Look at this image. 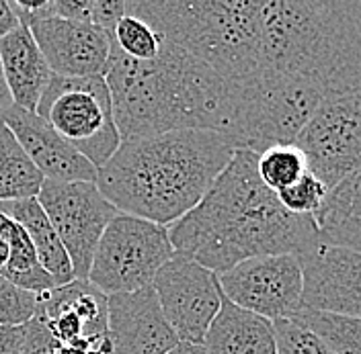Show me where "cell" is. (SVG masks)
<instances>
[{"mask_svg":"<svg viewBox=\"0 0 361 354\" xmlns=\"http://www.w3.org/2000/svg\"><path fill=\"white\" fill-rule=\"evenodd\" d=\"M0 66L13 105L35 113L54 72L27 27H19L0 39Z\"/></svg>","mask_w":361,"mask_h":354,"instance_id":"18","label":"cell"},{"mask_svg":"<svg viewBox=\"0 0 361 354\" xmlns=\"http://www.w3.org/2000/svg\"><path fill=\"white\" fill-rule=\"evenodd\" d=\"M324 94L316 84L263 68L232 84L230 117L224 135L234 150L261 154L271 146L293 144L314 115Z\"/></svg>","mask_w":361,"mask_h":354,"instance_id":"6","label":"cell"},{"mask_svg":"<svg viewBox=\"0 0 361 354\" xmlns=\"http://www.w3.org/2000/svg\"><path fill=\"white\" fill-rule=\"evenodd\" d=\"M21 23L17 19V15L13 13L11 4L6 0H0V39L6 37L8 33H13L15 29H19Z\"/></svg>","mask_w":361,"mask_h":354,"instance_id":"32","label":"cell"},{"mask_svg":"<svg viewBox=\"0 0 361 354\" xmlns=\"http://www.w3.org/2000/svg\"><path fill=\"white\" fill-rule=\"evenodd\" d=\"M312 220L318 242L361 252V170L329 191Z\"/></svg>","mask_w":361,"mask_h":354,"instance_id":"20","label":"cell"},{"mask_svg":"<svg viewBox=\"0 0 361 354\" xmlns=\"http://www.w3.org/2000/svg\"><path fill=\"white\" fill-rule=\"evenodd\" d=\"M126 13H128V2L123 0H92L90 25L113 35L117 23L121 21Z\"/></svg>","mask_w":361,"mask_h":354,"instance_id":"29","label":"cell"},{"mask_svg":"<svg viewBox=\"0 0 361 354\" xmlns=\"http://www.w3.org/2000/svg\"><path fill=\"white\" fill-rule=\"evenodd\" d=\"M207 354H277L273 322L228 301L222 305L203 338Z\"/></svg>","mask_w":361,"mask_h":354,"instance_id":"19","label":"cell"},{"mask_svg":"<svg viewBox=\"0 0 361 354\" xmlns=\"http://www.w3.org/2000/svg\"><path fill=\"white\" fill-rule=\"evenodd\" d=\"M54 344V338L44 324V320L39 317V313H35L27 324H25V338H23V346L19 354H49Z\"/></svg>","mask_w":361,"mask_h":354,"instance_id":"30","label":"cell"},{"mask_svg":"<svg viewBox=\"0 0 361 354\" xmlns=\"http://www.w3.org/2000/svg\"><path fill=\"white\" fill-rule=\"evenodd\" d=\"M290 320L316 334L331 354H361V317L300 310Z\"/></svg>","mask_w":361,"mask_h":354,"instance_id":"23","label":"cell"},{"mask_svg":"<svg viewBox=\"0 0 361 354\" xmlns=\"http://www.w3.org/2000/svg\"><path fill=\"white\" fill-rule=\"evenodd\" d=\"M107 332L111 354H166L179 344L152 287L109 295Z\"/></svg>","mask_w":361,"mask_h":354,"instance_id":"16","label":"cell"},{"mask_svg":"<svg viewBox=\"0 0 361 354\" xmlns=\"http://www.w3.org/2000/svg\"><path fill=\"white\" fill-rule=\"evenodd\" d=\"M39 305V295L0 277V326H25Z\"/></svg>","mask_w":361,"mask_h":354,"instance_id":"27","label":"cell"},{"mask_svg":"<svg viewBox=\"0 0 361 354\" xmlns=\"http://www.w3.org/2000/svg\"><path fill=\"white\" fill-rule=\"evenodd\" d=\"M0 119L17 137L25 154L31 158L45 180L97 182V168L54 132V127L37 113L11 105L0 113Z\"/></svg>","mask_w":361,"mask_h":354,"instance_id":"17","label":"cell"},{"mask_svg":"<svg viewBox=\"0 0 361 354\" xmlns=\"http://www.w3.org/2000/svg\"><path fill=\"white\" fill-rule=\"evenodd\" d=\"M277 201L293 215H308L312 217L316 211L322 207V203L329 195V189L322 184V180L308 170L302 178H298L292 187L275 193Z\"/></svg>","mask_w":361,"mask_h":354,"instance_id":"26","label":"cell"},{"mask_svg":"<svg viewBox=\"0 0 361 354\" xmlns=\"http://www.w3.org/2000/svg\"><path fill=\"white\" fill-rule=\"evenodd\" d=\"M257 172L269 191L279 193L308 172V162L293 144L271 146L257 154Z\"/></svg>","mask_w":361,"mask_h":354,"instance_id":"24","label":"cell"},{"mask_svg":"<svg viewBox=\"0 0 361 354\" xmlns=\"http://www.w3.org/2000/svg\"><path fill=\"white\" fill-rule=\"evenodd\" d=\"M234 152L209 129L126 139L97 170V187L119 213L169 227L203 199Z\"/></svg>","mask_w":361,"mask_h":354,"instance_id":"3","label":"cell"},{"mask_svg":"<svg viewBox=\"0 0 361 354\" xmlns=\"http://www.w3.org/2000/svg\"><path fill=\"white\" fill-rule=\"evenodd\" d=\"M37 313L51 338L78 354H111L107 295L89 281L74 279L39 295Z\"/></svg>","mask_w":361,"mask_h":354,"instance_id":"13","label":"cell"},{"mask_svg":"<svg viewBox=\"0 0 361 354\" xmlns=\"http://www.w3.org/2000/svg\"><path fill=\"white\" fill-rule=\"evenodd\" d=\"M37 201L66 250L74 279L87 281L97 244L119 211L103 197L97 182L45 180Z\"/></svg>","mask_w":361,"mask_h":354,"instance_id":"10","label":"cell"},{"mask_svg":"<svg viewBox=\"0 0 361 354\" xmlns=\"http://www.w3.org/2000/svg\"><path fill=\"white\" fill-rule=\"evenodd\" d=\"M113 44L132 60L152 62L160 53L162 37L148 23L137 19L132 13H126L113 31Z\"/></svg>","mask_w":361,"mask_h":354,"instance_id":"25","label":"cell"},{"mask_svg":"<svg viewBox=\"0 0 361 354\" xmlns=\"http://www.w3.org/2000/svg\"><path fill=\"white\" fill-rule=\"evenodd\" d=\"M128 13L232 84L265 68L261 0H130Z\"/></svg>","mask_w":361,"mask_h":354,"instance_id":"5","label":"cell"},{"mask_svg":"<svg viewBox=\"0 0 361 354\" xmlns=\"http://www.w3.org/2000/svg\"><path fill=\"white\" fill-rule=\"evenodd\" d=\"M228 301L269 322L290 320L302 308L304 277L295 254L248 258L218 274Z\"/></svg>","mask_w":361,"mask_h":354,"instance_id":"11","label":"cell"},{"mask_svg":"<svg viewBox=\"0 0 361 354\" xmlns=\"http://www.w3.org/2000/svg\"><path fill=\"white\" fill-rule=\"evenodd\" d=\"M302 308L361 317V252L316 242L298 254Z\"/></svg>","mask_w":361,"mask_h":354,"instance_id":"14","label":"cell"},{"mask_svg":"<svg viewBox=\"0 0 361 354\" xmlns=\"http://www.w3.org/2000/svg\"><path fill=\"white\" fill-rule=\"evenodd\" d=\"M175 254L220 274L234 265L275 254H302L314 246L316 225L293 215L257 172V154L236 150L203 199L169 225Z\"/></svg>","mask_w":361,"mask_h":354,"instance_id":"1","label":"cell"},{"mask_svg":"<svg viewBox=\"0 0 361 354\" xmlns=\"http://www.w3.org/2000/svg\"><path fill=\"white\" fill-rule=\"evenodd\" d=\"M13 105V99H11V92L8 87L4 82V74H2V66H0V113L6 111L8 107Z\"/></svg>","mask_w":361,"mask_h":354,"instance_id":"34","label":"cell"},{"mask_svg":"<svg viewBox=\"0 0 361 354\" xmlns=\"http://www.w3.org/2000/svg\"><path fill=\"white\" fill-rule=\"evenodd\" d=\"M56 76H103L113 49V35L90 23L44 19L27 27Z\"/></svg>","mask_w":361,"mask_h":354,"instance_id":"15","label":"cell"},{"mask_svg":"<svg viewBox=\"0 0 361 354\" xmlns=\"http://www.w3.org/2000/svg\"><path fill=\"white\" fill-rule=\"evenodd\" d=\"M152 289L179 342L203 344L222 305L218 274L191 258L175 254L157 272Z\"/></svg>","mask_w":361,"mask_h":354,"instance_id":"12","label":"cell"},{"mask_svg":"<svg viewBox=\"0 0 361 354\" xmlns=\"http://www.w3.org/2000/svg\"><path fill=\"white\" fill-rule=\"evenodd\" d=\"M103 78L121 141L180 129L224 135L232 82L179 45L162 39L158 58L137 62L113 44Z\"/></svg>","mask_w":361,"mask_h":354,"instance_id":"2","label":"cell"},{"mask_svg":"<svg viewBox=\"0 0 361 354\" xmlns=\"http://www.w3.org/2000/svg\"><path fill=\"white\" fill-rule=\"evenodd\" d=\"M0 209L6 215H11L27 232L29 240L37 252L39 265L44 266L45 272L56 281V285L62 287V285L72 283L74 270L70 265V258L58 234L54 232L51 223L47 220L45 211L42 209L39 201L23 199L13 201V203H0Z\"/></svg>","mask_w":361,"mask_h":354,"instance_id":"21","label":"cell"},{"mask_svg":"<svg viewBox=\"0 0 361 354\" xmlns=\"http://www.w3.org/2000/svg\"><path fill=\"white\" fill-rule=\"evenodd\" d=\"M175 256L169 227L117 213L97 244L87 281L101 293H134L152 287L157 272Z\"/></svg>","mask_w":361,"mask_h":354,"instance_id":"8","label":"cell"},{"mask_svg":"<svg viewBox=\"0 0 361 354\" xmlns=\"http://www.w3.org/2000/svg\"><path fill=\"white\" fill-rule=\"evenodd\" d=\"M45 178L0 119V203L37 199Z\"/></svg>","mask_w":361,"mask_h":354,"instance_id":"22","label":"cell"},{"mask_svg":"<svg viewBox=\"0 0 361 354\" xmlns=\"http://www.w3.org/2000/svg\"><path fill=\"white\" fill-rule=\"evenodd\" d=\"M25 338V326H0V354H19Z\"/></svg>","mask_w":361,"mask_h":354,"instance_id":"31","label":"cell"},{"mask_svg":"<svg viewBox=\"0 0 361 354\" xmlns=\"http://www.w3.org/2000/svg\"><path fill=\"white\" fill-rule=\"evenodd\" d=\"M263 64L300 76L324 96L361 87V0L261 2Z\"/></svg>","mask_w":361,"mask_h":354,"instance_id":"4","label":"cell"},{"mask_svg":"<svg viewBox=\"0 0 361 354\" xmlns=\"http://www.w3.org/2000/svg\"><path fill=\"white\" fill-rule=\"evenodd\" d=\"M293 146L331 191L361 170V92L324 96Z\"/></svg>","mask_w":361,"mask_h":354,"instance_id":"9","label":"cell"},{"mask_svg":"<svg viewBox=\"0 0 361 354\" xmlns=\"http://www.w3.org/2000/svg\"><path fill=\"white\" fill-rule=\"evenodd\" d=\"M277 354H331L324 342L293 320L273 322Z\"/></svg>","mask_w":361,"mask_h":354,"instance_id":"28","label":"cell"},{"mask_svg":"<svg viewBox=\"0 0 361 354\" xmlns=\"http://www.w3.org/2000/svg\"><path fill=\"white\" fill-rule=\"evenodd\" d=\"M166 354H207L203 344H189V342H179L171 353Z\"/></svg>","mask_w":361,"mask_h":354,"instance_id":"33","label":"cell"},{"mask_svg":"<svg viewBox=\"0 0 361 354\" xmlns=\"http://www.w3.org/2000/svg\"><path fill=\"white\" fill-rule=\"evenodd\" d=\"M35 113L97 170L121 146L113 119L111 92L103 76L66 78L51 74Z\"/></svg>","mask_w":361,"mask_h":354,"instance_id":"7","label":"cell"},{"mask_svg":"<svg viewBox=\"0 0 361 354\" xmlns=\"http://www.w3.org/2000/svg\"><path fill=\"white\" fill-rule=\"evenodd\" d=\"M357 90H360V92H361V87H360V89H357Z\"/></svg>","mask_w":361,"mask_h":354,"instance_id":"35","label":"cell"}]
</instances>
